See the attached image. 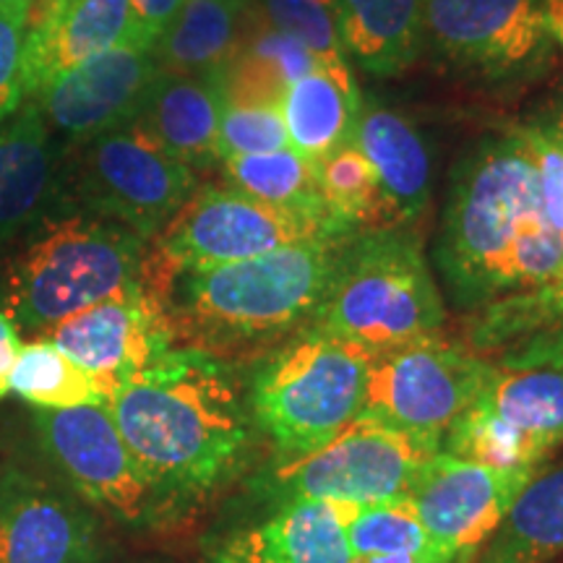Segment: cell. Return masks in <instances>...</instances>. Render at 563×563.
<instances>
[{
  "label": "cell",
  "mask_w": 563,
  "mask_h": 563,
  "mask_svg": "<svg viewBox=\"0 0 563 563\" xmlns=\"http://www.w3.org/2000/svg\"><path fill=\"white\" fill-rule=\"evenodd\" d=\"M21 350L19 329L5 311H0V399L11 391V371Z\"/></svg>",
  "instance_id": "cell-37"
},
{
  "label": "cell",
  "mask_w": 563,
  "mask_h": 563,
  "mask_svg": "<svg viewBox=\"0 0 563 563\" xmlns=\"http://www.w3.org/2000/svg\"><path fill=\"white\" fill-rule=\"evenodd\" d=\"M563 446V365H493L441 449L496 467H543Z\"/></svg>",
  "instance_id": "cell-8"
},
{
  "label": "cell",
  "mask_w": 563,
  "mask_h": 563,
  "mask_svg": "<svg viewBox=\"0 0 563 563\" xmlns=\"http://www.w3.org/2000/svg\"><path fill=\"white\" fill-rule=\"evenodd\" d=\"M79 191L95 217L154 241L196 191V173L131 121L89 139Z\"/></svg>",
  "instance_id": "cell-11"
},
{
  "label": "cell",
  "mask_w": 563,
  "mask_h": 563,
  "mask_svg": "<svg viewBox=\"0 0 563 563\" xmlns=\"http://www.w3.org/2000/svg\"><path fill=\"white\" fill-rule=\"evenodd\" d=\"M352 141L368 157L397 228L418 220L431 203L433 165L415 123L376 97H365Z\"/></svg>",
  "instance_id": "cell-20"
},
{
  "label": "cell",
  "mask_w": 563,
  "mask_h": 563,
  "mask_svg": "<svg viewBox=\"0 0 563 563\" xmlns=\"http://www.w3.org/2000/svg\"><path fill=\"white\" fill-rule=\"evenodd\" d=\"M344 238H316L144 285L165 308L178 347L217 357L264 355L311 329Z\"/></svg>",
  "instance_id": "cell-3"
},
{
  "label": "cell",
  "mask_w": 563,
  "mask_h": 563,
  "mask_svg": "<svg viewBox=\"0 0 563 563\" xmlns=\"http://www.w3.org/2000/svg\"><path fill=\"white\" fill-rule=\"evenodd\" d=\"M34 9V0H0V11H30Z\"/></svg>",
  "instance_id": "cell-39"
},
{
  "label": "cell",
  "mask_w": 563,
  "mask_h": 563,
  "mask_svg": "<svg viewBox=\"0 0 563 563\" xmlns=\"http://www.w3.org/2000/svg\"><path fill=\"white\" fill-rule=\"evenodd\" d=\"M30 26V11H0V123L19 110L24 87H21V60Z\"/></svg>",
  "instance_id": "cell-35"
},
{
  "label": "cell",
  "mask_w": 563,
  "mask_h": 563,
  "mask_svg": "<svg viewBox=\"0 0 563 563\" xmlns=\"http://www.w3.org/2000/svg\"><path fill=\"white\" fill-rule=\"evenodd\" d=\"M357 506L298 501L224 534L207 563H352L347 519Z\"/></svg>",
  "instance_id": "cell-19"
},
{
  "label": "cell",
  "mask_w": 563,
  "mask_h": 563,
  "mask_svg": "<svg viewBox=\"0 0 563 563\" xmlns=\"http://www.w3.org/2000/svg\"><path fill=\"white\" fill-rule=\"evenodd\" d=\"M347 543L352 563H446L410 498L352 511Z\"/></svg>",
  "instance_id": "cell-29"
},
{
  "label": "cell",
  "mask_w": 563,
  "mask_h": 563,
  "mask_svg": "<svg viewBox=\"0 0 563 563\" xmlns=\"http://www.w3.org/2000/svg\"><path fill=\"white\" fill-rule=\"evenodd\" d=\"M319 3H323V5H329V9H332V11H336V13H340V11H342V0H319Z\"/></svg>",
  "instance_id": "cell-40"
},
{
  "label": "cell",
  "mask_w": 563,
  "mask_h": 563,
  "mask_svg": "<svg viewBox=\"0 0 563 563\" xmlns=\"http://www.w3.org/2000/svg\"><path fill=\"white\" fill-rule=\"evenodd\" d=\"M262 16L274 30L290 34L321 63H347L340 13L319 0H256Z\"/></svg>",
  "instance_id": "cell-32"
},
{
  "label": "cell",
  "mask_w": 563,
  "mask_h": 563,
  "mask_svg": "<svg viewBox=\"0 0 563 563\" xmlns=\"http://www.w3.org/2000/svg\"><path fill=\"white\" fill-rule=\"evenodd\" d=\"M522 131L538 162L545 217L563 238V104L551 115L522 125Z\"/></svg>",
  "instance_id": "cell-34"
},
{
  "label": "cell",
  "mask_w": 563,
  "mask_h": 563,
  "mask_svg": "<svg viewBox=\"0 0 563 563\" xmlns=\"http://www.w3.org/2000/svg\"><path fill=\"white\" fill-rule=\"evenodd\" d=\"M159 70L154 42H125L53 79L37 95V108L55 129L95 139L136 121Z\"/></svg>",
  "instance_id": "cell-16"
},
{
  "label": "cell",
  "mask_w": 563,
  "mask_h": 563,
  "mask_svg": "<svg viewBox=\"0 0 563 563\" xmlns=\"http://www.w3.org/2000/svg\"><path fill=\"white\" fill-rule=\"evenodd\" d=\"M157 498H199L251 460L243 378L224 357L170 347L133 373L104 405Z\"/></svg>",
  "instance_id": "cell-2"
},
{
  "label": "cell",
  "mask_w": 563,
  "mask_h": 563,
  "mask_svg": "<svg viewBox=\"0 0 563 563\" xmlns=\"http://www.w3.org/2000/svg\"><path fill=\"white\" fill-rule=\"evenodd\" d=\"M256 16V0H186L154 42L162 70L217 76Z\"/></svg>",
  "instance_id": "cell-23"
},
{
  "label": "cell",
  "mask_w": 563,
  "mask_h": 563,
  "mask_svg": "<svg viewBox=\"0 0 563 563\" xmlns=\"http://www.w3.org/2000/svg\"><path fill=\"white\" fill-rule=\"evenodd\" d=\"M371 355L350 342L302 332L264 352L243 378L256 433L277 462L334 441L365 410Z\"/></svg>",
  "instance_id": "cell-5"
},
{
  "label": "cell",
  "mask_w": 563,
  "mask_h": 563,
  "mask_svg": "<svg viewBox=\"0 0 563 563\" xmlns=\"http://www.w3.org/2000/svg\"><path fill=\"white\" fill-rule=\"evenodd\" d=\"M422 42L481 81H511L543 66L551 51L545 0H426Z\"/></svg>",
  "instance_id": "cell-12"
},
{
  "label": "cell",
  "mask_w": 563,
  "mask_h": 563,
  "mask_svg": "<svg viewBox=\"0 0 563 563\" xmlns=\"http://www.w3.org/2000/svg\"><path fill=\"white\" fill-rule=\"evenodd\" d=\"M316 238L344 235H327L313 224L251 199L230 186L196 188L152 241L144 279L154 282L175 272L245 262Z\"/></svg>",
  "instance_id": "cell-10"
},
{
  "label": "cell",
  "mask_w": 563,
  "mask_h": 563,
  "mask_svg": "<svg viewBox=\"0 0 563 563\" xmlns=\"http://www.w3.org/2000/svg\"><path fill=\"white\" fill-rule=\"evenodd\" d=\"M11 391L30 402L34 410L108 405L100 384L51 340L21 344L11 371Z\"/></svg>",
  "instance_id": "cell-31"
},
{
  "label": "cell",
  "mask_w": 563,
  "mask_h": 563,
  "mask_svg": "<svg viewBox=\"0 0 563 563\" xmlns=\"http://www.w3.org/2000/svg\"><path fill=\"white\" fill-rule=\"evenodd\" d=\"M290 146L285 118L277 104L228 102L220 123V159L266 154Z\"/></svg>",
  "instance_id": "cell-33"
},
{
  "label": "cell",
  "mask_w": 563,
  "mask_h": 563,
  "mask_svg": "<svg viewBox=\"0 0 563 563\" xmlns=\"http://www.w3.org/2000/svg\"><path fill=\"white\" fill-rule=\"evenodd\" d=\"M426 0H342L344 51L373 76H397L418 60Z\"/></svg>",
  "instance_id": "cell-28"
},
{
  "label": "cell",
  "mask_w": 563,
  "mask_h": 563,
  "mask_svg": "<svg viewBox=\"0 0 563 563\" xmlns=\"http://www.w3.org/2000/svg\"><path fill=\"white\" fill-rule=\"evenodd\" d=\"M545 19L551 37L563 47V0H545Z\"/></svg>",
  "instance_id": "cell-38"
},
{
  "label": "cell",
  "mask_w": 563,
  "mask_h": 563,
  "mask_svg": "<svg viewBox=\"0 0 563 563\" xmlns=\"http://www.w3.org/2000/svg\"><path fill=\"white\" fill-rule=\"evenodd\" d=\"M313 167L323 201L342 224L355 232L397 228L376 173L355 141L316 159Z\"/></svg>",
  "instance_id": "cell-30"
},
{
  "label": "cell",
  "mask_w": 563,
  "mask_h": 563,
  "mask_svg": "<svg viewBox=\"0 0 563 563\" xmlns=\"http://www.w3.org/2000/svg\"><path fill=\"white\" fill-rule=\"evenodd\" d=\"M435 262L467 311L563 282V238L545 217L522 125L485 136L456 162Z\"/></svg>",
  "instance_id": "cell-1"
},
{
  "label": "cell",
  "mask_w": 563,
  "mask_h": 563,
  "mask_svg": "<svg viewBox=\"0 0 563 563\" xmlns=\"http://www.w3.org/2000/svg\"><path fill=\"white\" fill-rule=\"evenodd\" d=\"M100 527L74 490L26 473L0 481V563H97Z\"/></svg>",
  "instance_id": "cell-17"
},
{
  "label": "cell",
  "mask_w": 563,
  "mask_h": 563,
  "mask_svg": "<svg viewBox=\"0 0 563 563\" xmlns=\"http://www.w3.org/2000/svg\"><path fill=\"white\" fill-rule=\"evenodd\" d=\"M493 363L446 336L431 334L371 355L363 415L441 446L456 418L488 384Z\"/></svg>",
  "instance_id": "cell-9"
},
{
  "label": "cell",
  "mask_w": 563,
  "mask_h": 563,
  "mask_svg": "<svg viewBox=\"0 0 563 563\" xmlns=\"http://www.w3.org/2000/svg\"><path fill=\"white\" fill-rule=\"evenodd\" d=\"M224 97L217 76H186L159 70L136 125L191 170L220 159Z\"/></svg>",
  "instance_id": "cell-21"
},
{
  "label": "cell",
  "mask_w": 563,
  "mask_h": 563,
  "mask_svg": "<svg viewBox=\"0 0 563 563\" xmlns=\"http://www.w3.org/2000/svg\"><path fill=\"white\" fill-rule=\"evenodd\" d=\"M563 555V456L538 467L475 563H551Z\"/></svg>",
  "instance_id": "cell-27"
},
{
  "label": "cell",
  "mask_w": 563,
  "mask_h": 563,
  "mask_svg": "<svg viewBox=\"0 0 563 563\" xmlns=\"http://www.w3.org/2000/svg\"><path fill=\"white\" fill-rule=\"evenodd\" d=\"M316 66H321V60L290 34L274 30L256 5V16L249 32L217 74V79H220L224 104L241 102L282 108V97L290 89V84Z\"/></svg>",
  "instance_id": "cell-26"
},
{
  "label": "cell",
  "mask_w": 563,
  "mask_h": 563,
  "mask_svg": "<svg viewBox=\"0 0 563 563\" xmlns=\"http://www.w3.org/2000/svg\"><path fill=\"white\" fill-rule=\"evenodd\" d=\"M150 241L102 217L51 222L5 274V316L19 332L42 334L70 313L144 282Z\"/></svg>",
  "instance_id": "cell-6"
},
{
  "label": "cell",
  "mask_w": 563,
  "mask_h": 563,
  "mask_svg": "<svg viewBox=\"0 0 563 563\" xmlns=\"http://www.w3.org/2000/svg\"><path fill=\"white\" fill-rule=\"evenodd\" d=\"M443 300L418 238L405 228L344 238L334 274L308 332L382 355L439 334Z\"/></svg>",
  "instance_id": "cell-4"
},
{
  "label": "cell",
  "mask_w": 563,
  "mask_h": 563,
  "mask_svg": "<svg viewBox=\"0 0 563 563\" xmlns=\"http://www.w3.org/2000/svg\"><path fill=\"white\" fill-rule=\"evenodd\" d=\"M361 102L363 95L347 63H321L308 70L282 97V118L290 146L316 162L350 144Z\"/></svg>",
  "instance_id": "cell-22"
},
{
  "label": "cell",
  "mask_w": 563,
  "mask_h": 563,
  "mask_svg": "<svg viewBox=\"0 0 563 563\" xmlns=\"http://www.w3.org/2000/svg\"><path fill=\"white\" fill-rule=\"evenodd\" d=\"M183 3L186 0H131V9L136 13L139 24L144 26V32L157 40L165 32V26L175 19V13L180 11Z\"/></svg>",
  "instance_id": "cell-36"
},
{
  "label": "cell",
  "mask_w": 563,
  "mask_h": 563,
  "mask_svg": "<svg viewBox=\"0 0 563 563\" xmlns=\"http://www.w3.org/2000/svg\"><path fill=\"white\" fill-rule=\"evenodd\" d=\"M51 186V129L37 104H30L0 123V243L37 220Z\"/></svg>",
  "instance_id": "cell-24"
},
{
  "label": "cell",
  "mask_w": 563,
  "mask_h": 563,
  "mask_svg": "<svg viewBox=\"0 0 563 563\" xmlns=\"http://www.w3.org/2000/svg\"><path fill=\"white\" fill-rule=\"evenodd\" d=\"M538 467H496L441 452L410 488V504L446 563H473Z\"/></svg>",
  "instance_id": "cell-14"
},
{
  "label": "cell",
  "mask_w": 563,
  "mask_h": 563,
  "mask_svg": "<svg viewBox=\"0 0 563 563\" xmlns=\"http://www.w3.org/2000/svg\"><path fill=\"white\" fill-rule=\"evenodd\" d=\"M441 446L363 415L316 452L290 462H277L253 483V496L266 509L327 501L376 506L410 496L420 470Z\"/></svg>",
  "instance_id": "cell-7"
},
{
  "label": "cell",
  "mask_w": 563,
  "mask_h": 563,
  "mask_svg": "<svg viewBox=\"0 0 563 563\" xmlns=\"http://www.w3.org/2000/svg\"><path fill=\"white\" fill-rule=\"evenodd\" d=\"M220 162L224 180L235 191L269 203L279 211H287V214L313 224L327 235H352L355 232L336 220L323 201L313 159L302 157L292 146L266 154L224 157Z\"/></svg>",
  "instance_id": "cell-25"
},
{
  "label": "cell",
  "mask_w": 563,
  "mask_h": 563,
  "mask_svg": "<svg viewBox=\"0 0 563 563\" xmlns=\"http://www.w3.org/2000/svg\"><path fill=\"white\" fill-rule=\"evenodd\" d=\"M100 384L104 397L175 344L157 295L141 282L133 290L70 313L42 332Z\"/></svg>",
  "instance_id": "cell-15"
},
{
  "label": "cell",
  "mask_w": 563,
  "mask_h": 563,
  "mask_svg": "<svg viewBox=\"0 0 563 563\" xmlns=\"http://www.w3.org/2000/svg\"><path fill=\"white\" fill-rule=\"evenodd\" d=\"M125 42H157L139 24L131 0H42L26 26L24 95L37 97L66 70Z\"/></svg>",
  "instance_id": "cell-18"
},
{
  "label": "cell",
  "mask_w": 563,
  "mask_h": 563,
  "mask_svg": "<svg viewBox=\"0 0 563 563\" xmlns=\"http://www.w3.org/2000/svg\"><path fill=\"white\" fill-rule=\"evenodd\" d=\"M32 426L55 473L91 509L141 522L159 501L104 405L34 410Z\"/></svg>",
  "instance_id": "cell-13"
}]
</instances>
